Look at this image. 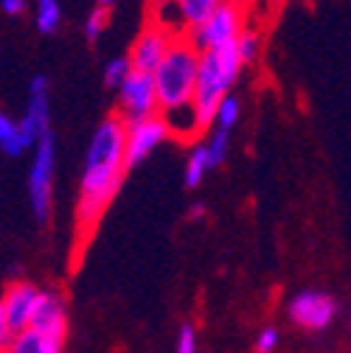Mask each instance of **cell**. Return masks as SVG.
Returning <instances> with one entry per match:
<instances>
[{"label":"cell","mask_w":351,"mask_h":353,"mask_svg":"<svg viewBox=\"0 0 351 353\" xmlns=\"http://www.w3.org/2000/svg\"><path fill=\"white\" fill-rule=\"evenodd\" d=\"M124 121L118 115H107L93 132L84 154L76 202V228L82 236L96 230L99 219L104 216L107 205L115 199L124 183Z\"/></svg>","instance_id":"obj_1"},{"label":"cell","mask_w":351,"mask_h":353,"mask_svg":"<svg viewBox=\"0 0 351 353\" xmlns=\"http://www.w3.org/2000/svg\"><path fill=\"white\" fill-rule=\"evenodd\" d=\"M242 28H245V12L231 6V3H219L208 14V20L189 34V42L197 51L225 48V46H234L236 37L242 34Z\"/></svg>","instance_id":"obj_5"},{"label":"cell","mask_w":351,"mask_h":353,"mask_svg":"<svg viewBox=\"0 0 351 353\" xmlns=\"http://www.w3.org/2000/svg\"><path fill=\"white\" fill-rule=\"evenodd\" d=\"M239 70H242V62H239L236 46L200 51L197 84H194V99H191V115H194L197 135H202V132L214 123L216 107H219V101L231 93V87H234Z\"/></svg>","instance_id":"obj_2"},{"label":"cell","mask_w":351,"mask_h":353,"mask_svg":"<svg viewBox=\"0 0 351 353\" xmlns=\"http://www.w3.org/2000/svg\"><path fill=\"white\" fill-rule=\"evenodd\" d=\"M208 171V163H205V149L202 143H197L189 154V163H186V185L189 188H197L202 183V174Z\"/></svg>","instance_id":"obj_18"},{"label":"cell","mask_w":351,"mask_h":353,"mask_svg":"<svg viewBox=\"0 0 351 353\" xmlns=\"http://www.w3.org/2000/svg\"><path fill=\"white\" fill-rule=\"evenodd\" d=\"M118 104H121V112H115V115L124 123H135V121L158 115V99H155L152 76L129 70V76L118 87Z\"/></svg>","instance_id":"obj_6"},{"label":"cell","mask_w":351,"mask_h":353,"mask_svg":"<svg viewBox=\"0 0 351 353\" xmlns=\"http://www.w3.org/2000/svg\"><path fill=\"white\" fill-rule=\"evenodd\" d=\"M202 149H205V163H208V168L222 165V163H225V154H228V132L216 129L214 135L208 138V143H202Z\"/></svg>","instance_id":"obj_16"},{"label":"cell","mask_w":351,"mask_h":353,"mask_svg":"<svg viewBox=\"0 0 351 353\" xmlns=\"http://www.w3.org/2000/svg\"><path fill=\"white\" fill-rule=\"evenodd\" d=\"M169 138V129L160 115L124 123V168H135L141 160H146L163 141Z\"/></svg>","instance_id":"obj_7"},{"label":"cell","mask_w":351,"mask_h":353,"mask_svg":"<svg viewBox=\"0 0 351 353\" xmlns=\"http://www.w3.org/2000/svg\"><path fill=\"white\" fill-rule=\"evenodd\" d=\"M236 54H239V62L242 65H247V62H253L256 57H258V34L253 31V28H242V34L236 37Z\"/></svg>","instance_id":"obj_20"},{"label":"cell","mask_w":351,"mask_h":353,"mask_svg":"<svg viewBox=\"0 0 351 353\" xmlns=\"http://www.w3.org/2000/svg\"><path fill=\"white\" fill-rule=\"evenodd\" d=\"M169 3L174 6V12H178V17H180V23H183V31H186V37H189L194 28H200V26L208 20V14H211L219 3H225V0H169Z\"/></svg>","instance_id":"obj_13"},{"label":"cell","mask_w":351,"mask_h":353,"mask_svg":"<svg viewBox=\"0 0 351 353\" xmlns=\"http://www.w3.org/2000/svg\"><path fill=\"white\" fill-rule=\"evenodd\" d=\"M0 9H3L6 14H23L26 12V0H0Z\"/></svg>","instance_id":"obj_26"},{"label":"cell","mask_w":351,"mask_h":353,"mask_svg":"<svg viewBox=\"0 0 351 353\" xmlns=\"http://www.w3.org/2000/svg\"><path fill=\"white\" fill-rule=\"evenodd\" d=\"M225 3H231V6H236V9H247V3H250V0H225Z\"/></svg>","instance_id":"obj_27"},{"label":"cell","mask_w":351,"mask_h":353,"mask_svg":"<svg viewBox=\"0 0 351 353\" xmlns=\"http://www.w3.org/2000/svg\"><path fill=\"white\" fill-rule=\"evenodd\" d=\"M178 353H197V334L191 325H183L180 328V336H178Z\"/></svg>","instance_id":"obj_24"},{"label":"cell","mask_w":351,"mask_h":353,"mask_svg":"<svg viewBox=\"0 0 351 353\" xmlns=\"http://www.w3.org/2000/svg\"><path fill=\"white\" fill-rule=\"evenodd\" d=\"M337 314V303L323 292H301L290 303V317L306 331H323Z\"/></svg>","instance_id":"obj_9"},{"label":"cell","mask_w":351,"mask_h":353,"mask_svg":"<svg viewBox=\"0 0 351 353\" xmlns=\"http://www.w3.org/2000/svg\"><path fill=\"white\" fill-rule=\"evenodd\" d=\"M278 345V328H265L258 334V339H256V353H270L273 347Z\"/></svg>","instance_id":"obj_23"},{"label":"cell","mask_w":351,"mask_h":353,"mask_svg":"<svg viewBox=\"0 0 351 353\" xmlns=\"http://www.w3.org/2000/svg\"><path fill=\"white\" fill-rule=\"evenodd\" d=\"M3 353H62V342H54L48 336H42L31 328L17 331Z\"/></svg>","instance_id":"obj_14"},{"label":"cell","mask_w":351,"mask_h":353,"mask_svg":"<svg viewBox=\"0 0 351 353\" xmlns=\"http://www.w3.org/2000/svg\"><path fill=\"white\" fill-rule=\"evenodd\" d=\"M39 294H42V289L28 283V281H15V283L6 286L3 297H0V305H3L6 323H9V328L15 334L28 328L31 314H34V308L39 303Z\"/></svg>","instance_id":"obj_11"},{"label":"cell","mask_w":351,"mask_h":353,"mask_svg":"<svg viewBox=\"0 0 351 353\" xmlns=\"http://www.w3.org/2000/svg\"><path fill=\"white\" fill-rule=\"evenodd\" d=\"M0 149H3L9 157H17V154L26 152L23 138H20V129H17V123L6 112H0Z\"/></svg>","instance_id":"obj_15"},{"label":"cell","mask_w":351,"mask_h":353,"mask_svg":"<svg viewBox=\"0 0 351 353\" xmlns=\"http://www.w3.org/2000/svg\"><path fill=\"white\" fill-rule=\"evenodd\" d=\"M129 76V62H126V57H121V59H113L110 65H107V70H104V81H107V87H121V81Z\"/></svg>","instance_id":"obj_22"},{"label":"cell","mask_w":351,"mask_h":353,"mask_svg":"<svg viewBox=\"0 0 351 353\" xmlns=\"http://www.w3.org/2000/svg\"><path fill=\"white\" fill-rule=\"evenodd\" d=\"M197 59L200 51L189 42V37H174L171 46L152 73L155 99H158V115L183 112L191 107L194 84H197Z\"/></svg>","instance_id":"obj_3"},{"label":"cell","mask_w":351,"mask_h":353,"mask_svg":"<svg viewBox=\"0 0 351 353\" xmlns=\"http://www.w3.org/2000/svg\"><path fill=\"white\" fill-rule=\"evenodd\" d=\"M12 336H15V331L9 328V323H6V314H3V305H0V353H3V350L9 347Z\"/></svg>","instance_id":"obj_25"},{"label":"cell","mask_w":351,"mask_h":353,"mask_svg":"<svg viewBox=\"0 0 351 353\" xmlns=\"http://www.w3.org/2000/svg\"><path fill=\"white\" fill-rule=\"evenodd\" d=\"M239 112H242L239 99L228 93L222 101H219V107H216V118H214V121H219V129L228 132V129H231V126L239 121Z\"/></svg>","instance_id":"obj_19"},{"label":"cell","mask_w":351,"mask_h":353,"mask_svg":"<svg viewBox=\"0 0 351 353\" xmlns=\"http://www.w3.org/2000/svg\"><path fill=\"white\" fill-rule=\"evenodd\" d=\"M28 328L42 334V336H48V339H54V342H62L65 334H68V312H65L62 297L54 294V292H42L34 314H31Z\"/></svg>","instance_id":"obj_12"},{"label":"cell","mask_w":351,"mask_h":353,"mask_svg":"<svg viewBox=\"0 0 351 353\" xmlns=\"http://www.w3.org/2000/svg\"><path fill=\"white\" fill-rule=\"evenodd\" d=\"M23 146H34L42 135L48 132V79L46 76H34L31 81V93H28V107L23 115V123H17Z\"/></svg>","instance_id":"obj_10"},{"label":"cell","mask_w":351,"mask_h":353,"mask_svg":"<svg viewBox=\"0 0 351 353\" xmlns=\"http://www.w3.org/2000/svg\"><path fill=\"white\" fill-rule=\"evenodd\" d=\"M54 160H57V143L54 135L46 132L34 143V163L28 174V194H31V210L37 222L46 225L51 219V194H54Z\"/></svg>","instance_id":"obj_4"},{"label":"cell","mask_w":351,"mask_h":353,"mask_svg":"<svg viewBox=\"0 0 351 353\" xmlns=\"http://www.w3.org/2000/svg\"><path fill=\"white\" fill-rule=\"evenodd\" d=\"M158 3H166V0H149V6H158Z\"/></svg>","instance_id":"obj_28"},{"label":"cell","mask_w":351,"mask_h":353,"mask_svg":"<svg viewBox=\"0 0 351 353\" xmlns=\"http://www.w3.org/2000/svg\"><path fill=\"white\" fill-rule=\"evenodd\" d=\"M171 39L174 37L169 31H163L160 26H155V23L146 20V26L141 28V34L135 37L133 48H129V54H126L129 70L152 76L158 70V65L163 62V57H166V51L171 46Z\"/></svg>","instance_id":"obj_8"},{"label":"cell","mask_w":351,"mask_h":353,"mask_svg":"<svg viewBox=\"0 0 351 353\" xmlns=\"http://www.w3.org/2000/svg\"><path fill=\"white\" fill-rule=\"evenodd\" d=\"M107 23H110V9H102V6H96L93 12H91V17H87V39H99L102 37V31L107 28Z\"/></svg>","instance_id":"obj_21"},{"label":"cell","mask_w":351,"mask_h":353,"mask_svg":"<svg viewBox=\"0 0 351 353\" xmlns=\"http://www.w3.org/2000/svg\"><path fill=\"white\" fill-rule=\"evenodd\" d=\"M59 20H62V9H59L57 0H39L37 3V28L42 34H51V31H57Z\"/></svg>","instance_id":"obj_17"}]
</instances>
